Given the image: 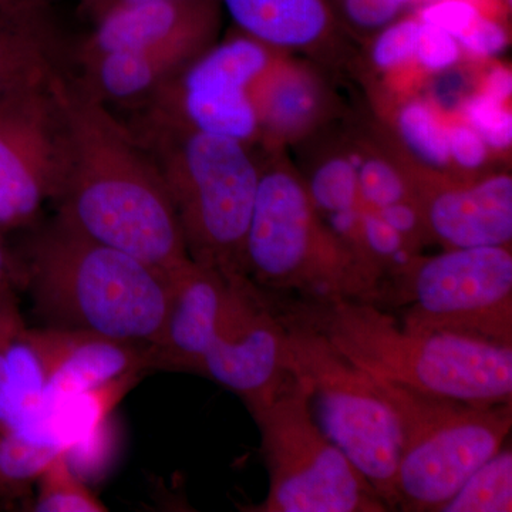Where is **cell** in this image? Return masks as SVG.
Returning <instances> with one entry per match:
<instances>
[{"instance_id": "8", "label": "cell", "mask_w": 512, "mask_h": 512, "mask_svg": "<svg viewBox=\"0 0 512 512\" xmlns=\"http://www.w3.org/2000/svg\"><path fill=\"white\" fill-rule=\"evenodd\" d=\"M274 302L288 335L293 370L308 380L313 416L328 439L397 510L402 431L376 379L343 356L322 333Z\"/></svg>"}, {"instance_id": "2", "label": "cell", "mask_w": 512, "mask_h": 512, "mask_svg": "<svg viewBox=\"0 0 512 512\" xmlns=\"http://www.w3.org/2000/svg\"><path fill=\"white\" fill-rule=\"evenodd\" d=\"M271 298L376 379L480 406L512 403V346L410 328L372 302Z\"/></svg>"}, {"instance_id": "26", "label": "cell", "mask_w": 512, "mask_h": 512, "mask_svg": "<svg viewBox=\"0 0 512 512\" xmlns=\"http://www.w3.org/2000/svg\"><path fill=\"white\" fill-rule=\"evenodd\" d=\"M322 220L363 207L357 184V165L346 157H333L316 168L306 185Z\"/></svg>"}, {"instance_id": "33", "label": "cell", "mask_w": 512, "mask_h": 512, "mask_svg": "<svg viewBox=\"0 0 512 512\" xmlns=\"http://www.w3.org/2000/svg\"><path fill=\"white\" fill-rule=\"evenodd\" d=\"M350 22L360 28L375 29L390 25L403 8L397 0H343Z\"/></svg>"}, {"instance_id": "36", "label": "cell", "mask_w": 512, "mask_h": 512, "mask_svg": "<svg viewBox=\"0 0 512 512\" xmlns=\"http://www.w3.org/2000/svg\"><path fill=\"white\" fill-rule=\"evenodd\" d=\"M138 2H151V0H82L83 5L89 8L94 16L99 15V13L104 12V10L114 8V6Z\"/></svg>"}, {"instance_id": "13", "label": "cell", "mask_w": 512, "mask_h": 512, "mask_svg": "<svg viewBox=\"0 0 512 512\" xmlns=\"http://www.w3.org/2000/svg\"><path fill=\"white\" fill-rule=\"evenodd\" d=\"M412 194L427 234L444 248L511 247L510 174L471 183L412 184Z\"/></svg>"}, {"instance_id": "21", "label": "cell", "mask_w": 512, "mask_h": 512, "mask_svg": "<svg viewBox=\"0 0 512 512\" xmlns=\"http://www.w3.org/2000/svg\"><path fill=\"white\" fill-rule=\"evenodd\" d=\"M143 375L131 373L97 389L70 397L53 413L50 433L69 451L82 446L96 436L117 404L140 382Z\"/></svg>"}, {"instance_id": "31", "label": "cell", "mask_w": 512, "mask_h": 512, "mask_svg": "<svg viewBox=\"0 0 512 512\" xmlns=\"http://www.w3.org/2000/svg\"><path fill=\"white\" fill-rule=\"evenodd\" d=\"M447 137L451 163L457 164L461 170L476 171L487 163L490 147L466 121L448 124Z\"/></svg>"}, {"instance_id": "38", "label": "cell", "mask_w": 512, "mask_h": 512, "mask_svg": "<svg viewBox=\"0 0 512 512\" xmlns=\"http://www.w3.org/2000/svg\"><path fill=\"white\" fill-rule=\"evenodd\" d=\"M397 2H399L400 5L404 6L407 5V3L413 2V0H397Z\"/></svg>"}, {"instance_id": "27", "label": "cell", "mask_w": 512, "mask_h": 512, "mask_svg": "<svg viewBox=\"0 0 512 512\" xmlns=\"http://www.w3.org/2000/svg\"><path fill=\"white\" fill-rule=\"evenodd\" d=\"M357 184L363 207L372 210L413 200L412 183L383 158H367L357 164Z\"/></svg>"}, {"instance_id": "37", "label": "cell", "mask_w": 512, "mask_h": 512, "mask_svg": "<svg viewBox=\"0 0 512 512\" xmlns=\"http://www.w3.org/2000/svg\"><path fill=\"white\" fill-rule=\"evenodd\" d=\"M25 2V0H0V8L2 6L12 5V3Z\"/></svg>"}, {"instance_id": "17", "label": "cell", "mask_w": 512, "mask_h": 512, "mask_svg": "<svg viewBox=\"0 0 512 512\" xmlns=\"http://www.w3.org/2000/svg\"><path fill=\"white\" fill-rule=\"evenodd\" d=\"M221 23L218 0H151L114 6L96 15V26L76 50L82 70L101 57L154 45L161 40Z\"/></svg>"}, {"instance_id": "9", "label": "cell", "mask_w": 512, "mask_h": 512, "mask_svg": "<svg viewBox=\"0 0 512 512\" xmlns=\"http://www.w3.org/2000/svg\"><path fill=\"white\" fill-rule=\"evenodd\" d=\"M382 305L396 308L410 328L512 346L511 247L416 255L384 281Z\"/></svg>"}, {"instance_id": "10", "label": "cell", "mask_w": 512, "mask_h": 512, "mask_svg": "<svg viewBox=\"0 0 512 512\" xmlns=\"http://www.w3.org/2000/svg\"><path fill=\"white\" fill-rule=\"evenodd\" d=\"M271 49L245 33L214 43L147 97L146 114L248 146L259 137L252 89Z\"/></svg>"}, {"instance_id": "20", "label": "cell", "mask_w": 512, "mask_h": 512, "mask_svg": "<svg viewBox=\"0 0 512 512\" xmlns=\"http://www.w3.org/2000/svg\"><path fill=\"white\" fill-rule=\"evenodd\" d=\"M259 136L288 140L313 126L320 110L318 83L302 67L274 59L252 89Z\"/></svg>"}, {"instance_id": "34", "label": "cell", "mask_w": 512, "mask_h": 512, "mask_svg": "<svg viewBox=\"0 0 512 512\" xmlns=\"http://www.w3.org/2000/svg\"><path fill=\"white\" fill-rule=\"evenodd\" d=\"M481 92L494 97V99L508 103L512 94V74L507 67L497 66L484 77Z\"/></svg>"}, {"instance_id": "25", "label": "cell", "mask_w": 512, "mask_h": 512, "mask_svg": "<svg viewBox=\"0 0 512 512\" xmlns=\"http://www.w3.org/2000/svg\"><path fill=\"white\" fill-rule=\"evenodd\" d=\"M397 128L406 147L431 168H446L451 164L448 151L447 124L424 101L404 104L397 114Z\"/></svg>"}, {"instance_id": "5", "label": "cell", "mask_w": 512, "mask_h": 512, "mask_svg": "<svg viewBox=\"0 0 512 512\" xmlns=\"http://www.w3.org/2000/svg\"><path fill=\"white\" fill-rule=\"evenodd\" d=\"M244 266L247 279L268 295L376 305L382 296V276L330 231L306 185L282 167L259 175Z\"/></svg>"}, {"instance_id": "14", "label": "cell", "mask_w": 512, "mask_h": 512, "mask_svg": "<svg viewBox=\"0 0 512 512\" xmlns=\"http://www.w3.org/2000/svg\"><path fill=\"white\" fill-rule=\"evenodd\" d=\"M35 336L46 367L50 420L57 407L76 394L154 370L150 345L55 326L35 328Z\"/></svg>"}, {"instance_id": "24", "label": "cell", "mask_w": 512, "mask_h": 512, "mask_svg": "<svg viewBox=\"0 0 512 512\" xmlns=\"http://www.w3.org/2000/svg\"><path fill=\"white\" fill-rule=\"evenodd\" d=\"M30 511L36 512H104L106 504L87 487L74 470L69 451L53 457L40 474Z\"/></svg>"}, {"instance_id": "28", "label": "cell", "mask_w": 512, "mask_h": 512, "mask_svg": "<svg viewBox=\"0 0 512 512\" xmlns=\"http://www.w3.org/2000/svg\"><path fill=\"white\" fill-rule=\"evenodd\" d=\"M504 101L484 92L474 94L463 106V120L484 138L490 150L507 151L512 144V114Z\"/></svg>"}, {"instance_id": "23", "label": "cell", "mask_w": 512, "mask_h": 512, "mask_svg": "<svg viewBox=\"0 0 512 512\" xmlns=\"http://www.w3.org/2000/svg\"><path fill=\"white\" fill-rule=\"evenodd\" d=\"M512 451L503 447L464 481L439 512H511Z\"/></svg>"}, {"instance_id": "18", "label": "cell", "mask_w": 512, "mask_h": 512, "mask_svg": "<svg viewBox=\"0 0 512 512\" xmlns=\"http://www.w3.org/2000/svg\"><path fill=\"white\" fill-rule=\"evenodd\" d=\"M221 23L198 26L128 52L101 57L84 69L82 80L103 101L147 99L161 84L215 43Z\"/></svg>"}, {"instance_id": "6", "label": "cell", "mask_w": 512, "mask_h": 512, "mask_svg": "<svg viewBox=\"0 0 512 512\" xmlns=\"http://www.w3.org/2000/svg\"><path fill=\"white\" fill-rule=\"evenodd\" d=\"M269 476L252 512H386L375 488L328 439L313 416L308 380L293 372L271 396L248 404Z\"/></svg>"}, {"instance_id": "7", "label": "cell", "mask_w": 512, "mask_h": 512, "mask_svg": "<svg viewBox=\"0 0 512 512\" xmlns=\"http://www.w3.org/2000/svg\"><path fill=\"white\" fill-rule=\"evenodd\" d=\"M376 383L402 431L397 510L439 512L510 436L512 403L480 406L380 379Z\"/></svg>"}, {"instance_id": "4", "label": "cell", "mask_w": 512, "mask_h": 512, "mask_svg": "<svg viewBox=\"0 0 512 512\" xmlns=\"http://www.w3.org/2000/svg\"><path fill=\"white\" fill-rule=\"evenodd\" d=\"M130 127L156 164L191 261L247 278L245 238L261 175L247 144L146 113Z\"/></svg>"}, {"instance_id": "15", "label": "cell", "mask_w": 512, "mask_h": 512, "mask_svg": "<svg viewBox=\"0 0 512 512\" xmlns=\"http://www.w3.org/2000/svg\"><path fill=\"white\" fill-rule=\"evenodd\" d=\"M170 279L163 329L150 346L154 370L197 373L220 326L232 286L241 278H228L190 259Z\"/></svg>"}, {"instance_id": "11", "label": "cell", "mask_w": 512, "mask_h": 512, "mask_svg": "<svg viewBox=\"0 0 512 512\" xmlns=\"http://www.w3.org/2000/svg\"><path fill=\"white\" fill-rule=\"evenodd\" d=\"M55 79V77H53ZM52 82L0 99V232L35 222L66 183L67 133Z\"/></svg>"}, {"instance_id": "39", "label": "cell", "mask_w": 512, "mask_h": 512, "mask_svg": "<svg viewBox=\"0 0 512 512\" xmlns=\"http://www.w3.org/2000/svg\"><path fill=\"white\" fill-rule=\"evenodd\" d=\"M430 2H434V0H430ZM471 2L476 3V5L480 6V8H481L480 2H478V0H471ZM481 9H483V8H481Z\"/></svg>"}, {"instance_id": "19", "label": "cell", "mask_w": 512, "mask_h": 512, "mask_svg": "<svg viewBox=\"0 0 512 512\" xmlns=\"http://www.w3.org/2000/svg\"><path fill=\"white\" fill-rule=\"evenodd\" d=\"M49 3L25 0L0 8V99L62 72V37Z\"/></svg>"}, {"instance_id": "35", "label": "cell", "mask_w": 512, "mask_h": 512, "mask_svg": "<svg viewBox=\"0 0 512 512\" xmlns=\"http://www.w3.org/2000/svg\"><path fill=\"white\" fill-rule=\"evenodd\" d=\"M12 281V255L3 242V232H0V298L12 288Z\"/></svg>"}, {"instance_id": "16", "label": "cell", "mask_w": 512, "mask_h": 512, "mask_svg": "<svg viewBox=\"0 0 512 512\" xmlns=\"http://www.w3.org/2000/svg\"><path fill=\"white\" fill-rule=\"evenodd\" d=\"M49 421L45 362L10 288L0 298V431L53 440Z\"/></svg>"}, {"instance_id": "3", "label": "cell", "mask_w": 512, "mask_h": 512, "mask_svg": "<svg viewBox=\"0 0 512 512\" xmlns=\"http://www.w3.org/2000/svg\"><path fill=\"white\" fill-rule=\"evenodd\" d=\"M12 276L47 326L150 346L160 338L170 275L90 238L59 214L12 258Z\"/></svg>"}, {"instance_id": "40", "label": "cell", "mask_w": 512, "mask_h": 512, "mask_svg": "<svg viewBox=\"0 0 512 512\" xmlns=\"http://www.w3.org/2000/svg\"><path fill=\"white\" fill-rule=\"evenodd\" d=\"M505 5L511 6V0H504Z\"/></svg>"}, {"instance_id": "30", "label": "cell", "mask_w": 512, "mask_h": 512, "mask_svg": "<svg viewBox=\"0 0 512 512\" xmlns=\"http://www.w3.org/2000/svg\"><path fill=\"white\" fill-rule=\"evenodd\" d=\"M461 56L463 50L453 36L420 19L414 62L427 72H446L460 62Z\"/></svg>"}, {"instance_id": "1", "label": "cell", "mask_w": 512, "mask_h": 512, "mask_svg": "<svg viewBox=\"0 0 512 512\" xmlns=\"http://www.w3.org/2000/svg\"><path fill=\"white\" fill-rule=\"evenodd\" d=\"M53 89L67 133L59 215L83 234L171 275L185 262L183 231L150 154L82 80L59 72Z\"/></svg>"}, {"instance_id": "32", "label": "cell", "mask_w": 512, "mask_h": 512, "mask_svg": "<svg viewBox=\"0 0 512 512\" xmlns=\"http://www.w3.org/2000/svg\"><path fill=\"white\" fill-rule=\"evenodd\" d=\"M508 33L493 15L484 13L466 35L457 40L463 53L476 59H491L508 46Z\"/></svg>"}, {"instance_id": "29", "label": "cell", "mask_w": 512, "mask_h": 512, "mask_svg": "<svg viewBox=\"0 0 512 512\" xmlns=\"http://www.w3.org/2000/svg\"><path fill=\"white\" fill-rule=\"evenodd\" d=\"M419 16L392 22L377 36L372 47V60L384 72H392L414 60Z\"/></svg>"}, {"instance_id": "22", "label": "cell", "mask_w": 512, "mask_h": 512, "mask_svg": "<svg viewBox=\"0 0 512 512\" xmlns=\"http://www.w3.org/2000/svg\"><path fill=\"white\" fill-rule=\"evenodd\" d=\"M63 450L67 448L56 441L29 439L0 431V508L32 501L40 474Z\"/></svg>"}, {"instance_id": "12", "label": "cell", "mask_w": 512, "mask_h": 512, "mask_svg": "<svg viewBox=\"0 0 512 512\" xmlns=\"http://www.w3.org/2000/svg\"><path fill=\"white\" fill-rule=\"evenodd\" d=\"M293 372L288 335L274 302L249 279H237L197 375L251 404L271 396Z\"/></svg>"}]
</instances>
